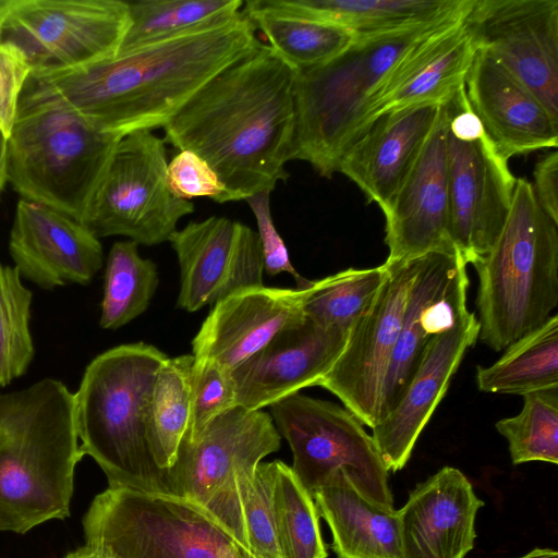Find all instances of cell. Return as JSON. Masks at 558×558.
<instances>
[{"label":"cell","mask_w":558,"mask_h":558,"mask_svg":"<svg viewBox=\"0 0 558 558\" xmlns=\"http://www.w3.org/2000/svg\"><path fill=\"white\" fill-rule=\"evenodd\" d=\"M235 399L231 372L217 363L194 359L191 375V423L184 437L197 435L216 417L236 407Z\"/></svg>","instance_id":"f35d334b"},{"label":"cell","mask_w":558,"mask_h":558,"mask_svg":"<svg viewBox=\"0 0 558 558\" xmlns=\"http://www.w3.org/2000/svg\"><path fill=\"white\" fill-rule=\"evenodd\" d=\"M166 183L170 193L178 198L191 201L194 197H209L217 203L228 202V194L215 170L191 150H180L168 162Z\"/></svg>","instance_id":"ab89813d"},{"label":"cell","mask_w":558,"mask_h":558,"mask_svg":"<svg viewBox=\"0 0 558 558\" xmlns=\"http://www.w3.org/2000/svg\"><path fill=\"white\" fill-rule=\"evenodd\" d=\"M464 16L418 43L391 70L372 97L365 130L390 110L442 104L464 85L477 50Z\"/></svg>","instance_id":"484cf974"},{"label":"cell","mask_w":558,"mask_h":558,"mask_svg":"<svg viewBox=\"0 0 558 558\" xmlns=\"http://www.w3.org/2000/svg\"><path fill=\"white\" fill-rule=\"evenodd\" d=\"M295 15L344 27L356 37L427 24L462 10L470 0H271Z\"/></svg>","instance_id":"83f0119b"},{"label":"cell","mask_w":558,"mask_h":558,"mask_svg":"<svg viewBox=\"0 0 558 558\" xmlns=\"http://www.w3.org/2000/svg\"><path fill=\"white\" fill-rule=\"evenodd\" d=\"M464 24L558 119V0H473Z\"/></svg>","instance_id":"5bb4252c"},{"label":"cell","mask_w":558,"mask_h":558,"mask_svg":"<svg viewBox=\"0 0 558 558\" xmlns=\"http://www.w3.org/2000/svg\"><path fill=\"white\" fill-rule=\"evenodd\" d=\"M518 558H558V553L550 548H534L524 556Z\"/></svg>","instance_id":"f6af8a7d"},{"label":"cell","mask_w":558,"mask_h":558,"mask_svg":"<svg viewBox=\"0 0 558 558\" xmlns=\"http://www.w3.org/2000/svg\"><path fill=\"white\" fill-rule=\"evenodd\" d=\"M388 272L387 265L349 268L314 280L304 304V314L316 323L350 330L368 306Z\"/></svg>","instance_id":"e575fe53"},{"label":"cell","mask_w":558,"mask_h":558,"mask_svg":"<svg viewBox=\"0 0 558 558\" xmlns=\"http://www.w3.org/2000/svg\"><path fill=\"white\" fill-rule=\"evenodd\" d=\"M483 392L520 395L558 388V315L506 348L492 365L477 366Z\"/></svg>","instance_id":"f546056e"},{"label":"cell","mask_w":558,"mask_h":558,"mask_svg":"<svg viewBox=\"0 0 558 558\" xmlns=\"http://www.w3.org/2000/svg\"><path fill=\"white\" fill-rule=\"evenodd\" d=\"M280 444L271 415L236 405L182 439L166 471L170 495L197 507L248 551L243 500L257 465Z\"/></svg>","instance_id":"ba28073f"},{"label":"cell","mask_w":558,"mask_h":558,"mask_svg":"<svg viewBox=\"0 0 558 558\" xmlns=\"http://www.w3.org/2000/svg\"><path fill=\"white\" fill-rule=\"evenodd\" d=\"M15 267L0 263V386L27 372L35 354L29 330L33 294Z\"/></svg>","instance_id":"8d00e7d4"},{"label":"cell","mask_w":558,"mask_h":558,"mask_svg":"<svg viewBox=\"0 0 558 558\" xmlns=\"http://www.w3.org/2000/svg\"><path fill=\"white\" fill-rule=\"evenodd\" d=\"M270 193L262 191L255 193L244 201L250 206L257 225V235L259 239L264 270L267 275L274 277L281 272L291 275L298 289H306L312 284V280L302 277L293 267L288 248L281 235L277 231L270 211Z\"/></svg>","instance_id":"60d3db41"},{"label":"cell","mask_w":558,"mask_h":558,"mask_svg":"<svg viewBox=\"0 0 558 558\" xmlns=\"http://www.w3.org/2000/svg\"><path fill=\"white\" fill-rule=\"evenodd\" d=\"M464 86L471 109L502 159L557 148L558 119L486 52L476 50Z\"/></svg>","instance_id":"603a6c76"},{"label":"cell","mask_w":558,"mask_h":558,"mask_svg":"<svg viewBox=\"0 0 558 558\" xmlns=\"http://www.w3.org/2000/svg\"><path fill=\"white\" fill-rule=\"evenodd\" d=\"M478 338V323L466 311L426 347L420 365L393 408L373 427L372 438L386 470H401L445 396L468 348Z\"/></svg>","instance_id":"ffe728a7"},{"label":"cell","mask_w":558,"mask_h":558,"mask_svg":"<svg viewBox=\"0 0 558 558\" xmlns=\"http://www.w3.org/2000/svg\"><path fill=\"white\" fill-rule=\"evenodd\" d=\"M274 462L272 501L281 558H327L313 496L291 466Z\"/></svg>","instance_id":"836d02e7"},{"label":"cell","mask_w":558,"mask_h":558,"mask_svg":"<svg viewBox=\"0 0 558 558\" xmlns=\"http://www.w3.org/2000/svg\"><path fill=\"white\" fill-rule=\"evenodd\" d=\"M473 266L478 338L495 351L539 327L557 307L558 223L542 209L526 179H517L504 228Z\"/></svg>","instance_id":"8992f818"},{"label":"cell","mask_w":558,"mask_h":558,"mask_svg":"<svg viewBox=\"0 0 558 558\" xmlns=\"http://www.w3.org/2000/svg\"><path fill=\"white\" fill-rule=\"evenodd\" d=\"M9 251L21 277L46 290L87 284L104 264L101 243L86 227L25 199L16 205Z\"/></svg>","instance_id":"44dd1931"},{"label":"cell","mask_w":558,"mask_h":558,"mask_svg":"<svg viewBox=\"0 0 558 558\" xmlns=\"http://www.w3.org/2000/svg\"><path fill=\"white\" fill-rule=\"evenodd\" d=\"M236 16L74 68L32 72L26 84L96 129L123 137L163 128L213 77L260 41Z\"/></svg>","instance_id":"6da1fadb"},{"label":"cell","mask_w":558,"mask_h":558,"mask_svg":"<svg viewBox=\"0 0 558 558\" xmlns=\"http://www.w3.org/2000/svg\"><path fill=\"white\" fill-rule=\"evenodd\" d=\"M275 462H260L243 500L248 551L253 558H281L272 501Z\"/></svg>","instance_id":"74e56055"},{"label":"cell","mask_w":558,"mask_h":558,"mask_svg":"<svg viewBox=\"0 0 558 558\" xmlns=\"http://www.w3.org/2000/svg\"><path fill=\"white\" fill-rule=\"evenodd\" d=\"M447 110L397 192L386 218V263L417 259L430 253H457L449 236Z\"/></svg>","instance_id":"d6986e66"},{"label":"cell","mask_w":558,"mask_h":558,"mask_svg":"<svg viewBox=\"0 0 558 558\" xmlns=\"http://www.w3.org/2000/svg\"><path fill=\"white\" fill-rule=\"evenodd\" d=\"M468 286L466 264L458 253H430L417 258L384 385L381 418L400 398L430 340L468 311Z\"/></svg>","instance_id":"ac0fdd59"},{"label":"cell","mask_w":558,"mask_h":558,"mask_svg":"<svg viewBox=\"0 0 558 558\" xmlns=\"http://www.w3.org/2000/svg\"><path fill=\"white\" fill-rule=\"evenodd\" d=\"M180 267L178 306L196 312L229 294L263 286L257 232L227 217L191 221L169 239Z\"/></svg>","instance_id":"2e32d148"},{"label":"cell","mask_w":558,"mask_h":558,"mask_svg":"<svg viewBox=\"0 0 558 558\" xmlns=\"http://www.w3.org/2000/svg\"><path fill=\"white\" fill-rule=\"evenodd\" d=\"M9 138L0 131V192L9 181Z\"/></svg>","instance_id":"ee69618b"},{"label":"cell","mask_w":558,"mask_h":558,"mask_svg":"<svg viewBox=\"0 0 558 558\" xmlns=\"http://www.w3.org/2000/svg\"><path fill=\"white\" fill-rule=\"evenodd\" d=\"M86 544L102 558H253L225 529L173 496L108 487L83 518Z\"/></svg>","instance_id":"9c48e42d"},{"label":"cell","mask_w":558,"mask_h":558,"mask_svg":"<svg viewBox=\"0 0 558 558\" xmlns=\"http://www.w3.org/2000/svg\"><path fill=\"white\" fill-rule=\"evenodd\" d=\"M194 356L169 357L159 368L147 418L153 458L163 471L174 462L191 423V375Z\"/></svg>","instance_id":"4dcf8cb0"},{"label":"cell","mask_w":558,"mask_h":558,"mask_svg":"<svg viewBox=\"0 0 558 558\" xmlns=\"http://www.w3.org/2000/svg\"><path fill=\"white\" fill-rule=\"evenodd\" d=\"M134 241L116 242L108 254L99 325L118 329L149 306L159 277L156 264L138 254Z\"/></svg>","instance_id":"d6a6232c"},{"label":"cell","mask_w":558,"mask_h":558,"mask_svg":"<svg viewBox=\"0 0 558 558\" xmlns=\"http://www.w3.org/2000/svg\"><path fill=\"white\" fill-rule=\"evenodd\" d=\"M471 4L432 23L356 37L328 62L296 71L294 159L326 178L337 172L343 154L363 134L383 81L413 47L463 17Z\"/></svg>","instance_id":"5b68a950"},{"label":"cell","mask_w":558,"mask_h":558,"mask_svg":"<svg viewBox=\"0 0 558 558\" xmlns=\"http://www.w3.org/2000/svg\"><path fill=\"white\" fill-rule=\"evenodd\" d=\"M484 506L466 476L445 466L416 485L398 511L401 558H464Z\"/></svg>","instance_id":"d4e9b609"},{"label":"cell","mask_w":558,"mask_h":558,"mask_svg":"<svg viewBox=\"0 0 558 558\" xmlns=\"http://www.w3.org/2000/svg\"><path fill=\"white\" fill-rule=\"evenodd\" d=\"M169 359L144 342L121 344L97 355L74 393L82 453L92 457L110 487L170 495L147 439V418L157 373Z\"/></svg>","instance_id":"277c9868"},{"label":"cell","mask_w":558,"mask_h":558,"mask_svg":"<svg viewBox=\"0 0 558 558\" xmlns=\"http://www.w3.org/2000/svg\"><path fill=\"white\" fill-rule=\"evenodd\" d=\"M534 195L542 209L558 223V153L544 155L535 165Z\"/></svg>","instance_id":"7bdbcfd3"},{"label":"cell","mask_w":558,"mask_h":558,"mask_svg":"<svg viewBox=\"0 0 558 558\" xmlns=\"http://www.w3.org/2000/svg\"><path fill=\"white\" fill-rule=\"evenodd\" d=\"M385 264L388 272L384 282L350 328L341 354L318 384L371 428L381 418L384 385L417 270V259Z\"/></svg>","instance_id":"4fadbf2b"},{"label":"cell","mask_w":558,"mask_h":558,"mask_svg":"<svg viewBox=\"0 0 558 558\" xmlns=\"http://www.w3.org/2000/svg\"><path fill=\"white\" fill-rule=\"evenodd\" d=\"M311 286L286 289L263 284L221 299L214 304L192 340V355L197 361L214 362L232 372L280 330L305 317L304 304Z\"/></svg>","instance_id":"7402d4cb"},{"label":"cell","mask_w":558,"mask_h":558,"mask_svg":"<svg viewBox=\"0 0 558 558\" xmlns=\"http://www.w3.org/2000/svg\"><path fill=\"white\" fill-rule=\"evenodd\" d=\"M350 330L326 327L305 316L280 330L231 372L236 405L250 411L318 386L341 354Z\"/></svg>","instance_id":"e0dca14e"},{"label":"cell","mask_w":558,"mask_h":558,"mask_svg":"<svg viewBox=\"0 0 558 558\" xmlns=\"http://www.w3.org/2000/svg\"><path fill=\"white\" fill-rule=\"evenodd\" d=\"M83 456L74 393L62 381L0 391V532L24 534L68 518Z\"/></svg>","instance_id":"3957f363"},{"label":"cell","mask_w":558,"mask_h":558,"mask_svg":"<svg viewBox=\"0 0 558 558\" xmlns=\"http://www.w3.org/2000/svg\"><path fill=\"white\" fill-rule=\"evenodd\" d=\"M167 166L165 141L151 131L123 136L82 225L98 239L123 235L147 246L169 241L194 204L170 193Z\"/></svg>","instance_id":"8fae6325"},{"label":"cell","mask_w":558,"mask_h":558,"mask_svg":"<svg viewBox=\"0 0 558 558\" xmlns=\"http://www.w3.org/2000/svg\"><path fill=\"white\" fill-rule=\"evenodd\" d=\"M126 2L129 26L119 51L226 22L236 16L244 5L242 0H141Z\"/></svg>","instance_id":"1f68e13d"},{"label":"cell","mask_w":558,"mask_h":558,"mask_svg":"<svg viewBox=\"0 0 558 558\" xmlns=\"http://www.w3.org/2000/svg\"><path fill=\"white\" fill-rule=\"evenodd\" d=\"M515 181L508 161L485 133L461 140L447 125L448 229L454 251L466 265L477 262L496 242L510 211Z\"/></svg>","instance_id":"9a60e30c"},{"label":"cell","mask_w":558,"mask_h":558,"mask_svg":"<svg viewBox=\"0 0 558 558\" xmlns=\"http://www.w3.org/2000/svg\"><path fill=\"white\" fill-rule=\"evenodd\" d=\"M442 104H417L379 116L347 149L337 172L354 182L385 214L417 160Z\"/></svg>","instance_id":"cb8c5ba5"},{"label":"cell","mask_w":558,"mask_h":558,"mask_svg":"<svg viewBox=\"0 0 558 558\" xmlns=\"http://www.w3.org/2000/svg\"><path fill=\"white\" fill-rule=\"evenodd\" d=\"M270 409L276 428L291 448V469L311 495L343 471L367 498L393 507L388 471L372 436L349 410L299 392Z\"/></svg>","instance_id":"30bf717a"},{"label":"cell","mask_w":558,"mask_h":558,"mask_svg":"<svg viewBox=\"0 0 558 558\" xmlns=\"http://www.w3.org/2000/svg\"><path fill=\"white\" fill-rule=\"evenodd\" d=\"M129 26L121 0H0V40L17 47L32 72L114 57Z\"/></svg>","instance_id":"7c38bea8"},{"label":"cell","mask_w":558,"mask_h":558,"mask_svg":"<svg viewBox=\"0 0 558 558\" xmlns=\"http://www.w3.org/2000/svg\"><path fill=\"white\" fill-rule=\"evenodd\" d=\"M312 496L338 558H401L398 511L367 498L345 472L333 474Z\"/></svg>","instance_id":"4316f807"},{"label":"cell","mask_w":558,"mask_h":558,"mask_svg":"<svg viewBox=\"0 0 558 558\" xmlns=\"http://www.w3.org/2000/svg\"><path fill=\"white\" fill-rule=\"evenodd\" d=\"M519 414L495 426L508 441L513 464L558 463V388L526 393Z\"/></svg>","instance_id":"d590c367"},{"label":"cell","mask_w":558,"mask_h":558,"mask_svg":"<svg viewBox=\"0 0 558 558\" xmlns=\"http://www.w3.org/2000/svg\"><path fill=\"white\" fill-rule=\"evenodd\" d=\"M32 68L14 45L0 40V131L9 138Z\"/></svg>","instance_id":"b9f144b4"},{"label":"cell","mask_w":558,"mask_h":558,"mask_svg":"<svg viewBox=\"0 0 558 558\" xmlns=\"http://www.w3.org/2000/svg\"><path fill=\"white\" fill-rule=\"evenodd\" d=\"M64 558H102L99 554H97L92 548L84 546L81 547L70 554H68Z\"/></svg>","instance_id":"bcb514c9"},{"label":"cell","mask_w":558,"mask_h":558,"mask_svg":"<svg viewBox=\"0 0 558 558\" xmlns=\"http://www.w3.org/2000/svg\"><path fill=\"white\" fill-rule=\"evenodd\" d=\"M122 137L27 84L9 136V181L22 199L83 223Z\"/></svg>","instance_id":"52a82bcc"},{"label":"cell","mask_w":558,"mask_h":558,"mask_svg":"<svg viewBox=\"0 0 558 558\" xmlns=\"http://www.w3.org/2000/svg\"><path fill=\"white\" fill-rule=\"evenodd\" d=\"M242 12L266 36L268 46L294 71L328 62L356 39L344 27L295 15L278 8L271 0L245 1Z\"/></svg>","instance_id":"f1b7e54d"},{"label":"cell","mask_w":558,"mask_h":558,"mask_svg":"<svg viewBox=\"0 0 558 558\" xmlns=\"http://www.w3.org/2000/svg\"><path fill=\"white\" fill-rule=\"evenodd\" d=\"M295 72L268 45L228 65L163 126L165 142L202 157L228 202L271 192L294 159Z\"/></svg>","instance_id":"7a4b0ae2"}]
</instances>
